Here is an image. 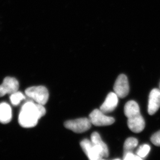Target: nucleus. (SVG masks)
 <instances>
[{
	"label": "nucleus",
	"instance_id": "nucleus-15",
	"mask_svg": "<svg viewBox=\"0 0 160 160\" xmlns=\"http://www.w3.org/2000/svg\"><path fill=\"white\" fill-rule=\"evenodd\" d=\"M10 101L14 106H17L19 104L22 100L26 99V97L21 92L17 91L14 93L11 94L10 96Z\"/></svg>",
	"mask_w": 160,
	"mask_h": 160
},
{
	"label": "nucleus",
	"instance_id": "nucleus-12",
	"mask_svg": "<svg viewBox=\"0 0 160 160\" xmlns=\"http://www.w3.org/2000/svg\"><path fill=\"white\" fill-rule=\"evenodd\" d=\"M12 118V110L8 104L3 102L0 104V122L6 124L11 121Z\"/></svg>",
	"mask_w": 160,
	"mask_h": 160
},
{
	"label": "nucleus",
	"instance_id": "nucleus-3",
	"mask_svg": "<svg viewBox=\"0 0 160 160\" xmlns=\"http://www.w3.org/2000/svg\"><path fill=\"white\" fill-rule=\"evenodd\" d=\"M91 124L89 118H82L66 121L64 127L75 133H82L89 130Z\"/></svg>",
	"mask_w": 160,
	"mask_h": 160
},
{
	"label": "nucleus",
	"instance_id": "nucleus-14",
	"mask_svg": "<svg viewBox=\"0 0 160 160\" xmlns=\"http://www.w3.org/2000/svg\"><path fill=\"white\" fill-rule=\"evenodd\" d=\"M138 145V139L134 138H128L126 139L124 144V154L132 151Z\"/></svg>",
	"mask_w": 160,
	"mask_h": 160
},
{
	"label": "nucleus",
	"instance_id": "nucleus-8",
	"mask_svg": "<svg viewBox=\"0 0 160 160\" xmlns=\"http://www.w3.org/2000/svg\"><path fill=\"white\" fill-rule=\"evenodd\" d=\"M160 107V90L153 89L151 90L149 97L148 112L150 115H154Z\"/></svg>",
	"mask_w": 160,
	"mask_h": 160
},
{
	"label": "nucleus",
	"instance_id": "nucleus-1",
	"mask_svg": "<svg viewBox=\"0 0 160 160\" xmlns=\"http://www.w3.org/2000/svg\"><path fill=\"white\" fill-rule=\"evenodd\" d=\"M46 112L44 105L33 102H27L21 107L18 122L24 128H33L38 124V120L45 116Z\"/></svg>",
	"mask_w": 160,
	"mask_h": 160
},
{
	"label": "nucleus",
	"instance_id": "nucleus-5",
	"mask_svg": "<svg viewBox=\"0 0 160 160\" xmlns=\"http://www.w3.org/2000/svg\"><path fill=\"white\" fill-rule=\"evenodd\" d=\"M115 93L120 98L127 97L129 92V85L127 77L124 74L118 76L113 86Z\"/></svg>",
	"mask_w": 160,
	"mask_h": 160
},
{
	"label": "nucleus",
	"instance_id": "nucleus-16",
	"mask_svg": "<svg viewBox=\"0 0 160 160\" xmlns=\"http://www.w3.org/2000/svg\"><path fill=\"white\" fill-rule=\"evenodd\" d=\"M150 150V147L149 145H146V144L142 145L139 147V148L138 150L137 155L142 159L148 155Z\"/></svg>",
	"mask_w": 160,
	"mask_h": 160
},
{
	"label": "nucleus",
	"instance_id": "nucleus-7",
	"mask_svg": "<svg viewBox=\"0 0 160 160\" xmlns=\"http://www.w3.org/2000/svg\"><path fill=\"white\" fill-rule=\"evenodd\" d=\"M80 146L88 158L90 160H101L103 158L92 142L85 139L80 142Z\"/></svg>",
	"mask_w": 160,
	"mask_h": 160
},
{
	"label": "nucleus",
	"instance_id": "nucleus-17",
	"mask_svg": "<svg viewBox=\"0 0 160 160\" xmlns=\"http://www.w3.org/2000/svg\"><path fill=\"white\" fill-rule=\"evenodd\" d=\"M151 142L157 146H160V131L154 133L151 138Z\"/></svg>",
	"mask_w": 160,
	"mask_h": 160
},
{
	"label": "nucleus",
	"instance_id": "nucleus-10",
	"mask_svg": "<svg viewBox=\"0 0 160 160\" xmlns=\"http://www.w3.org/2000/svg\"><path fill=\"white\" fill-rule=\"evenodd\" d=\"M118 97L114 92L109 93L104 102L100 107V110L104 113L113 112L118 105Z\"/></svg>",
	"mask_w": 160,
	"mask_h": 160
},
{
	"label": "nucleus",
	"instance_id": "nucleus-11",
	"mask_svg": "<svg viewBox=\"0 0 160 160\" xmlns=\"http://www.w3.org/2000/svg\"><path fill=\"white\" fill-rule=\"evenodd\" d=\"M91 141L100 152L102 158H107L109 151L106 143L103 142L100 134L98 132H93L91 136Z\"/></svg>",
	"mask_w": 160,
	"mask_h": 160
},
{
	"label": "nucleus",
	"instance_id": "nucleus-18",
	"mask_svg": "<svg viewBox=\"0 0 160 160\" xmlns=\"http://www.w3.org/2000/svg\"><path fill=\"white\" fill-rule=\"evenodd\" d=\"M123 159L127 160H142V158L139 157L138 155L136 156L134 154H133L132 152H129L124 154Z\"/></svg>",
	"mask_w": 160,
	"mask_h": 160
},
{
	"label": "nucleus",
	"instance_id": "nucleus-4",
	"mask_svg": "<svg viewBox=\"0 0 160 160\" xmlns=\"http://www.w3.org/2000/svg\"><path fill=\"white\" fill-rule=\"evenodd\" d=\"M89 119L92 124L98 127L112 125L115 122L114 118L107 116L100 109H94L89 115Z\"/></svg>",
	"mask_w": 160,
	"mask_h": 160
},
{
	"label": "nucleus",
	"instance_id": "nucleus-6",
	"mask_svg": "<svg viewBox=\"0 0 160 160\" xmlns=\"http://www.w3.org/2000/svg\"><path fill=\"white\" fill-rule=\"evenodd\" d=\"M19 84L18 80L14 77H6L0 85V97L7 94H12L18 91Z\"/></svg>",
	"mask_w": 160,
	"mask_h": 160
},
{
	"label": "nucleus",
	"instance_id": "nucleus-13",
	"mask_svg": "<svg viewBox=\"0 0 160 160\" xmlns=\"http://www.w3.org/2000/svg\"><path fill=\"white\" fill-rule=\"evenodd\" d=\"M124 111L125 115L128 118L140 113L139 105L134 101L128 102L124 106Z\"/></svg>",
	"mask_w": 160,
	"mask_h": 160
},
{
	"label": "nucleus",
	"instance_id": "nucleus-19",
	"mask_svg": "<svg viewBox=\"0 0 160 160\" xmlns=\"http://www.w3.org/2000/svg\"><path fill=\"white\" fill-rule=\"evenodd\" d=\"M159 86H160V85H159Z\"/></svg>",
	"mask_w": 160,
	"mask_h": 160
},
{
	"label": "nucleus",
	"instance_id": "nucleus-2",
	"mask_svg": "<svg viewBox=\"0 0 160 160\" xmlns=\"http://www.w3.org/2000/svg\"><path fill=\"white\" fill-rule=\"evenodd\" d=\"M25 93L29 98L33 100L36 103L44 105L47 103L49 99V92L45 87H31L27 88Z\"/></svg>",
	"mask_w": 160,
	"mask_h": 160
},
{
	"label": "nucleus",
	"instance_id": "nucleus-9",
	"mask_svg": "<svg viewBox=\"0 0 160 160\" xmlns=\"http://www.w3.org/2000/svg\"><path fill=\"white\" fill-rule=\"evenodd\" d=\"M128 119V128L133 132L140 133L145 128V120L141 113L130 117Z\"/></svg>",
	"mask_w": 160,
	"mask_h": 160
}]
</instances>
